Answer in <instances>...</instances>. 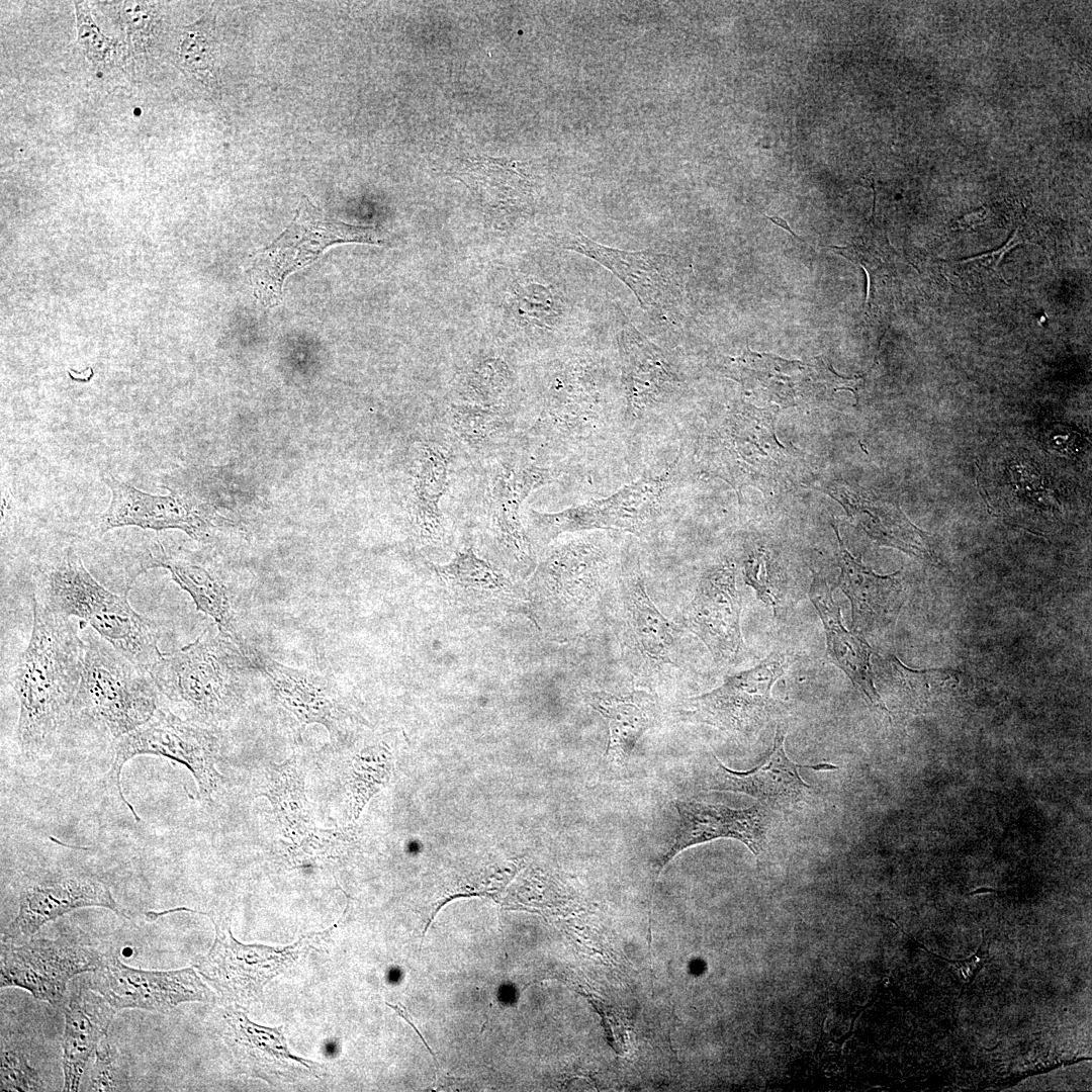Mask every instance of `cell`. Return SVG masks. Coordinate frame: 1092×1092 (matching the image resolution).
I'll use <instances>...</instances> for the list:
<instances>
[{"label":"cell","mask_w":1092,"mask_h":1092,"mask_svg":"<svg viewBox=\"0 0 1092 1092\" xmlns=\"http://www.w3.org/2000/svg\"><path fill=\"white\" fill-rule=\"evenodd\" d=\"M84 657L81 623L33 594L29 641L8 676L19 703L16 740L26 757L49 751L72 720Z\"/></svg>","instance_id":"1"},{"label":"cell","mask_w":1092,"mask_h":1092,"mask_svg":"<svg viewBox=\"0 0 1092 1092\" xmlns=\"http://www.w3.org/2000/svg\"><path fill=\"white\" fill-rule=\"evenodd\" d=\"M526 435L538 456L573 463L600 460L619 445L628 450L624 408L605 396L594 368L584 363L554 373Z\"/></svg>","instance_id":"2"},{"label":"cell","mask_w":1092,"mask_h":1092,"mask_svg":"<svg viewBox=\"0 0 1092 1092\" xmlns=\"http://www.w3.org/2000/svg\"><path fill=\"white\" fill-rule=\"evenodd\" d=\"M248 666L241 639L206 629L195 641L163 654L149 672L160 695L190 721L214 725L240 707Z\"/></svg>","instance_id":"3"},{"label":"cell","mask_w":1092,"mask_h":1092,"mask_svg":"<svg viewBox=\"0 0 1092 1092\" xmlns=\"http://www.w3.org/2000/svg\"><path fill=\"white\" fill-rule=\"evenodd\" d=\"M42 588L41 601L50 608L77 618L135 665L149 670L163 655L158 625L138 613L126 594L99 582L74 550H67L48 571Z\"/></svg>","instance_id":"4"},{"label":"cell","mask_w":1092,"mask_h":1092,"mask_svg":"<svg viewBox=\"0 0 1092 1092\" xmlns=\"http://www.w3.org/2000/svg\"><path fill=\"white\" fill-rule=\"evenodd\" d=\"M680 451L674 460L645 468L639 477L609 496L555 513L530 510L528 530L542 543L563 533L615 530L647 537L655 533L673 509L681 476Z\"/></svg>","instance_id":"5"},{"label":"cell","mask_w":1092,"mask_h":1092,"mask_svg":"<svg viewBox=\"0 0 1092 1092\" xmlns=\"http://www.w3.org/2000/svg\"><path fill=\"white\" fill-rule=\"evenodd\" d=\"M81 626L85 657L72 719L100 725L116 740L154 715L160 693L148 669L132 663L90 627Z\"/></svg>","instance_id":"6"},{"label":"cell","mask_w":1092,"mask_h":1092,"mask_svg":"<svg viewBox=\"0 0 1092 1092\" xmlns=\"http://www.w3.org/2000/svg\"><path fill=\"white\" fill-rule=\"evenodd\" d=\"M775 415L735 403L710 418L695 442L694 457L703 473L729 483L739 494L745 485L764 489L784 462L775 435Z\"/></svg>","instance_id":"7"},{"label":"cell","mask_w":1092,"mask_h":1092,"mask_svg":"<svg viewBox=\"0 0 1092 1092\" xmlns=\"http://www.w3.org/2000/svg\"><path fill=\"white\" fill-rule=\"evenodd\" d=\"M114 750L110 777L120 801L135 821L141 819L123 795L120 776L123 765L138 755L164 756L184 764L205 801H211L223 782L217 769L220 744L214 731L184 720L168 708L159 707L145 724L116 739Z\"/></svg>","instance_id":"8"},{"label":"cell","mask_w":1092,"mask_h":1092,"mask_svg":"<svg viewBox=\"0 0 1092 1092\" xmlns=\"http://www.w3.org/2000/svg\"><path fill=\"white\" fill-rule=\"evenodd\" d=\"M628 451L671 420L681 378L665 352L625 321L619 335Z\"/></svg>","instance_id":"9"},{"label":"cell","mask_w":1092,"mask_h":1092,"mask_svg":"<svg viewBox=\"0 0 1092 1092\" xmlns=\"http://www.w3.org/2000/svg\"><path fill=\"white\" fill-rule=\"evenodd\" d=\"M343 243L380 244L370 228L327 217L304 197L291 224L258 251L249 269L255 296L267 307L281 302L282 285L292 272L310 264L329 247Z\"/></svg>","instance_id":"10"},{"label":"cell","mask_w":1092,"mask_h":1092,"mask_svg":"<svg viewBox=\"0 0 1092 1092\" xmlns=\"http://www.w3.org/2000/svg\"><path fill=\"white\" fill-rule=\"evenodd\" d=\"M586 532L553 546L533 577L538 596L571 617L590 612L621 567L615 542L601 531Z\"/></svg>","instance_id":"11"},{"label":"cell","mask_w":1092,"mask_h":1092,"mask_svg":"<svg viewBox=\"0 0 1092 1092\" xmlns=\"http://www.w3.org/2000/svg\"><path fill=\"white\" fill-rule=\"evenodd\" d=\"M104 956L83 934L31 938L21 945L1 943L0 987H17L58 1005L75 976L94 972Z\"/></svg>","instance_id":"12"},{"label":"cell","mask_w":1092,"mask_h":1092,"mask_svg":"<svg viewBox=\"0 0 1092 1092\" xmlns=\"http://www.w3.org/2000/svg\"><path fill=\"white\" fill-rule=\"evenodd\" d=\"M790 662L787 653L772 652L757 665L727 676L711 692L685 700L678 714L738 738L753 736L777 706L771 689Z\"/></svg>","instance_id":"13"},{"label":"cell","mask_w":1092,"mask_h":1092,"mask_svg":"<svg viewBox=\"0 0 1092 1092\" xmlns=\"http://www.w3.org/2000/svg\"><path fill=\"white\" fill-rule=\"evenodd\" d=\"M202 914L210 917L216 934L196 968L222 999L237 1006H248L261 999L265 985L292 965L307 942L303 938L281 948L243 944L232 935L229 920Z\"/></svg>","instance_id":"14"},{"label":"cell","mask_w":1092,"mask_h":1092,"mask_svg":"<svg viewBox=\"0 0 1092 1092\" xmlns=\"http://www.w3.org/2000/svg\"><path fill=\"white\" fill-rule=\"evenodd\" d=\"M85 907L122 914L108 884L93 874L79 870L27 874L19 881L18 910L2 940L31 937L48 922Z\"/></svg>","instance_id":"15"},{"label":"cell","mask_w":1092,"mask_h":1092,"mask_svg":"<svg viewBox=\"0 0 1092 1092\" xmlns=\"http://www.w3.org/2000/svg\"><path fill=\"white\" fill-rule=\"evenodd\" d=\"M88 986L116 1010L143 1009L167 1013L184 1002H212L215 994L193 968L148 971L130 968L115 956H104Z\"/></svg>","instance_id":"16"},{"label":"cell","mask_w":1092,"mask_h":1092,"mask_svg":"<svg viewBox=\"0 0 1092 1092\" xmlns=\"http://www.w3.org/2000/svg\"><path fill=\"white\" fill-rule=\"evenodd\" d=\"M562 470L530 460H509L496 465L485 492L486 516L502 554L516 569L528 573L535 566V554L520 509L536 489L555 482Z\"/></svg>","instance_id":"17"},{"label":"cell","mask_w":1092,"mask_h":1092,"mask_svg":"<svg viewBox=\"0 0 1092 1092\" xmlns=\"http://www.w3.org/2000/svg\"><path fill=\"white\" fill-rule=\"evenodd\" d=\"M564 248L586 256L610 270L634 293L649 314L664 317L681 302L682 276L676 260L652 250L629 252L597 243L578 233Z\"/></svg>","instance_id":"18"},{"label":"cell","mask_w":1092,"mask_h":1092,"mask_svg":"<svg viewBox=\"0 0 1092 1092\" xmlns=\"http://www.w3.org/2000/svg\"><path fill=\"white\" fill-rule=\"evenodd\" d=\"M740 613L735 566L722 562L701 575L693 599L682 611L681 623L718 663L731 664L744 649Z\"/></svg>","instance_id":"19"},{"label":"cell","mask_w":1092,"mask_h":1092,"mask_svg":"<svg viewBox=\"0 0 1092 1092\" xmlns=\"http://www.w3.org/2000/svg\"><path fill=\"white\" fill-rule=\"evenodd\" d=\"M222 1021V1037L247 1075L270 1085L321 1076V1065L289 1052L282 1026L258 1025L233 1007L223 1012Z\"/></svg>","instance_id":"20"},{"label":"cell","mask_w":1092,"mask_h":1092,"mask_svg":"<svg viewBox=\"0 0 1092 1092\" xmlns=\"http://www.w3.org/2000/svg\"><path fill=\"white\" fill-rule=\"evenodd\" d=\"M617 582L622 640L631 662L645 672L673 665L675 626L652 602L640 567L628 566L624 571L622 567Z\"/></svg>","instance_id":"21"},{"label":"cell","mask_w":1092,"mask_h":1092,"mask_svg":"<svg viewBox=\"0 0 1092 1092\" xmlns=\"http://www.w3.org/2000/svg\"><path fill=\"white\" fill-rule=\"evenodd\" d=\"M678 825L672 845L656 863V877L682 850L719 838L739 840L758 857L766 845V808L757 803L743 809L721 804L673 801Z\"/></svg>","instance_id":"22"},{"label":"cell","mask_w":1092,"mask_h":1092,"mask_svg":"<svg viewBox=\"0 0 1092 1092\" xmlns=\"http://www.w3.org/2000/svg\"><path fill=\"white\" fill-rule=\"evenodd\" d=\"M244 651L266 679L276 702L301 725H323L337 737L346 714L330 681L314 672L278 662L242 641Z\"/></svg>","instance_id":"23"},{"label":"cell","mask_w":1092,"mask_h":1092,"mask_svg":"<svg viewBox=\"0 0 1092 1092\" xmlns=\"http://www.w3.org/2000/svg\"><path fill=\"white\" fill-rule=\"evenodd\" d=\"M105 483L111 499L99 519L101 533L132 526L156 532L180 529L195 539L208 535V519L177 493L151 494L113 476L105 478Z\"/></svg>","instance_id":"24"},{"label":"cell","mask_w":1092,"mask_h":1092,"mask_svg":"<svg viewBox=\"0 0 1092 1092\" xmlns=\"http://www.w3.org/2000/svg\"><path fill=\"white\" fill-rule=\"evenodd\" d=\"M785 728L777 726L772 748L766 759L748 771L728 768L713 755L714 763L708 790L743 793L755 798L765 808L792 810L801 807L812 795V788L799 774L784 748Z\"/></svg>","instance_id":"25"},{"label":"cell","mask_w":1092,"mask_h":1092,"mask_svg":"<svg viewBox=\"0 0 1092 1092\" xmlns=\"http://www.w3.org/2000/svg\"><path fill=\"white\" fill-rule=\"evenodd\" d=\"M116 1010L89 986L72 992L62 1038L64 1091L79 1090L85 1068L105 1039Z\"/></svg>","instance_id":"26"},{"label":"cell","mask_w":1092,"mask_h":1092,"mask_svg":"<svg viewBox=\"0 0 1092 1092\" xmlns=\"http://www.w3.org/2000/svg\"><path fill=\"white\" fill-rule=\"evenodd\" d=\"M809 597L825 630L829 659L852 680L873 706L887 711L874 686L870 645L858 633L848 631L843 626L840 608L833 599L832 590L817 573L813 574Z\"/></svg>","instance_id":"27"},{"label":"cell","mask_w":1092,"mask_h":1092,"mask_svg":"<svg viewBox=\"0 0 1092 1092\" xmlns=\"http://www.w3.org/2000/svg\"><path fill=\"white\" fill-rule=\"evenodd\" d=\"M451 453L444 446L430 441L417 443L407 512L418 536L429 542L440 541L444 536L440 502L447 489Z\"/></svg>","instance_id":"28"},{"label":"cell","mask_w":1092,"mask_h":1092,"mask_svg":"<svg viewBox=\"0 0 1092 1092\" xmlns=\"http://www.w3.org/2000/svg\"><path fill=\"white\" fill-rule=\"evenodd\" d=\"M840 574L837 586L851 605L852 627L856 633L874 629L897 614L902 603V585L896 575H879L845 549L838 532Z\"/></svg>","instance_id":"29"},{"label":"cell","mask_w":1092,"mask_h":1092,"mask_svg":"<svg viewBox=\"0 0 1092 1092\" xmlns=\"http://www.w3.org/2000/svg\"><path fill=\"white\" fill-rule=\"evenodd\" d=\"M585 699L607 722V760L614 765L623 766L641 736L656 725L660 714L657 699L643 690H634L627 694L587 692Z\"/></svg>","instance_id":"30"},{"label":"cell","mask_w":1092,"mask_h":1092,"mask_svg":"<svg viewBox=\"0 0 1092 1092\" xmlns=\"http://www.w3.org/2000/svg\"><path fill=\"white\" fill-rule=\"evenodd\" d=\"M444 586L458 599L476 604L502 599L518 612L528 614V602L493 565L479 558L471 548L459 551L448 563L432 564Z\"/></svg>","instance_id":"31"},{"label":"cell","mask_w":1092,"mask_h":1092,"mask_svg":"<svg viewBox=\"0 0 1092 1092\" xmlns=\"http://www.w3.org/2000/svg\"><path fill=\"white\" fill-rule=\"evenodd\" d=\"M144 567L168 569L172 579L191 597L197 611L212 618L220 633L240 639L230 589L215 572L168 556L161 548L160 553L156 550L150 556Z\"/></svg>","instance_id":"32"},{"label":"cell","mask_w":1092,"mask_h":1092,"mask_svg":"<svg viewBox=\"0 0 1092 1092\" xmlns=\"http://www.w3.org/2000/svg\"><path fill=\"white\" fill-rule=\"evenodd\" d=\"M259 796L270 802L285 845L298 843L316 827L294 755L267 767Z\"/></svg>","instance_id":"33"},{"label":"cell","mask_w":1092,"mask_h":1092,"mask_svg":"<svg viewBox=\"0 0 1092 1092\" xmlns=\"http://www.w3.org/2000/svg\"><path fill=\"white\" fill-rule=\"evenodd\" d=\"M824 490L839 502L851 521L873 539L911 552L919 550L916 534L904 518L880 511L872 502H866L844 485L831 484Z\"/></svg>","instance_id":"34"},{"label":"cell","mask_w":1092,"mask_h":1092,"mask_svg":"<svg viewBox=\"0 0 1092 1092\" xmlns=\"http://www.w3.org/2000/svg\"><path fill=\"white\" fill-rule=\"evenodd\" d=\"M514 375L508 364L498 358H487L465 368L457 382V392L463 403L500 408L512 385Z\"/></svg>","instance_id":"35"},{"label":"cell","mask_w":1092,"mask_h":1092,"mask_svg":"<svg viewBox=\"0 0 1092 1092\" xmlns=\"http://www.w3.org/2000/svg\"><path fill=\"white\" fill-rule=\"evenodd\" d=\"M508 419L500 408L469 403H452L448 422L454 435L474 451L486 450L498 444L508 430Z\"/></svg>","instance_id":"36"},{"label":"cell","mask_w":1092,"mask_h":1092,"mask_svg":"<svg viewBox=\"0 0 1092 1092\" xmlns=\"http://www.w3.org/2000/svg\"><path fill=\"white\" fill-rule=\"evenodd\" d=\"M391 757L384 745L367 747L352 762L347 789L352 815L357 818L365 804L388 782Z\"/></svg>","instance_id":"37"},{"label":"cell","mask_w":1092,"mask_h":1092,"mask_svg":"<svg viewBox=\"0 0 1092 1092\" xmlns=\"http://www.w3.org/2000/svg\"><path fill=\"white\" fill-rule=\"evenodd\" d=\"M209 14L182 30L178 47V59L182 69L205 86L215 82L214 39Z\"/></svg>","instance_id":"38"},{"label":"cell","mask_w":1092,"mask_h":1092,"mask_svg":"<svg viewBox=\"0 0 1092 1092\" xmlns=\"http://www.w3.org/2000/svg\"><path fill=\"white\" fill-rule=\"evenodd\" d=\"M354 835L352 828L315 827L298 843L286 845L285 852L295 867L328 863L343 857L350 850Z\"/></svg>","instance_id":"39"},{"label":"cell","mask_w":1092,"mask_h":1092,"mask_svg":"<svg viewBox=\"0 0 1092 1092\" xmlns=\"http://www.w3.org/2000/svg\"><path fill=\"white\" fill-rule=\"evenodd\" d=\"M91 1068L90 1091H121L129 1086V1071L124 1057L115 1046L101 1042L95 1052Z\"/></svg>","instance_id":"40"},{"label":"cell","mask_w":1092,"mask_h":1092,"mask_svg":"<svg viewBox=\"0 0 1092 1092\" xmlns=\"http://www.w3.org/2000/svg\"><path fill=\"white\" fill-rule=\"evenodd\" d=\"M0 1091H44L48 1086L18 1048L2 1038Z\"/></svg>","instance_id":"41"},{"label":"cell","mask_w":1092,"mask_h":1092,"mask_svg":"<svg viewBox=\"0 0 1092 1092\" xmlns=\"http://www.w3.org/2000/svg\"><path fill=\"white\" fill-rule=\"evenodd\" d=\"M78 27V42L84 54L95 64L110 60L115 43L102 34L95 24L86 3H75Z\"/></svg>","instance_id":"42"},{"label":"cell","mask_w":1092,"mask_h":1092,"mask_svg":"<svg viewBox=\"0 0 1092 1092\" xmlns=\"http://www.w3.org/2000/svg\"><path fill=\"white\" fill-rule=\"evenodd\" d=\"M744 577L761 601L772 608L777 607L778 599L769 574L768 560L763 552L753 553L744 562Z\"/></svg>","instance_id":"43"},{"label":"cell","mask_w":1092,"mask_h":1092,"mask_svg":"<svg viewBox=\"0 0 1092 1092\" xmlns=\"http://www.w3.org/2000/svg\"><path fill=\"white\" fill-rule=\"evenodd\" d=\"M917 944L919 946H921L922 948H924L927 952L931 953L933 957L938 958V959L943 960L944 962L948 963L949 966H950L951 971L958 976V979L961 982H963V984H965V985H970L974 981V979L976 978L977 973L983 968L984 964L986 963V961L988 959V944H987V942L985 940V935H983V932H982L981 944L979 945L977 951L974 954H972L971 957H969V958H967L965 960H957V961L948 960L946 958H942V957H939V956L931 952L929 949L925 948L924 946H922L919 943H917Z\"/></svg>","instance_id":"44"},{"label":"cell","mask_w":1092,"mask_h":1092,"mask_svg":"<svg viewBox=\"0 0 1092 1092\" xmlns=\"http://www.w3.org/2000/svg\"><path fill=\"white\" fill-rule=\"evenodd\" d=\"M1027 242L1024 241L1023 236L1021 234V226L1019 225L1014 230V232L1010 236V238L1000 248H998L997 250L990 251V252L980 254V255H977V256H973V257L958 261V263H960V264H973L975 266H980V267L987 268L989 270L994 271L995 273L1000 275L1002 277V279H1004L1001 272H1000V264H1001L1002 260L1004 259L1005 255L1010 253L1014 248H1016V247H1018L1020 245H1024Z\"/></svg>","instance_id":"45"},{"label":"cell","mask_w":1092,"mask_h":1092,"mask_svg":"<svg viewBox=\"0 0 1092 1092\" xmlns=\"http://www.w3.org/2000/svg\"><path fill=\"white\" fill-rule=\"evenodd\" d=\"M987 215L988 209L986 207H980L956 219L950 228L953 231L974 230L985 222Z\"/></svg>","instance_id":"46"},{"label":"cell","mask_w":1092,"mask_h":1092,"mask_svg":"<svg viewBox=\"0 0 1092 1092\" xmlns=\"http://www.w3.org/2000/svg\"><path fill=\"white\" fill-rule=\"evenodd\" d=\"M764 215H765V216H766V217H767V218H768L769 220H771V221H772V222H774L775 224H777V225H779V226H781V228L785 229V230H786V231H788V232H789V233H790V234H791V235H792L793 237H795V238H798V237H797V235H796V234H795V233H794V232L792 231V229H791V228L789 226V224L787 223V221H786V220H784V219H783L782 217H780V216H769V215H767V214H764Z\"/></svg>","instance_id":"47"}]
</instances>
